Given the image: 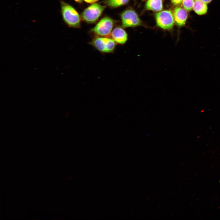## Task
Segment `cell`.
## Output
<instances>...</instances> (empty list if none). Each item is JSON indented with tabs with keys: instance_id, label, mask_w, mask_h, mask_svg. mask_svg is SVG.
<instances>
[{
	"instance_id": "cell-2",
	"label": "cell",
	"mask_w": 220,
	"mask_h": 220,
	"mask_svg": "<svg viewBox=\"0 0 220 220\" xmlns=\"http://www.w3.org/2000/svg\"><path fill=\"white\" fill-rule=\"evenodd\" d=\"M106 7L105 6L99 3H93L83 11L81 18L88 23H93L99 18Z\"/></svg>"
},
{
	"instance_id": "cell-9",
	"label": "cell",
	"mask_w": 220,
	"mask_h": 220,
	"mask_svg": "<svg viewBox=\"0 0 220 220\" xmlns=\"http://www.w3.org/2000/svg\"><path fill=\"white\" fill-rule=\"evenodd\" d=\"M145 6L148 10L160 11L163 8V1L162 0H148Z\"/></svg>"
},
{
	"instance_id": "cell-10",
	"label": "cell",
	"mask_w": 220,
	"mask_h": 220,
	"mask_svg": "<svg viewBox=\"0 0 220 220\" xmlns=\"http://www.w3.org/2000/svg\"><path fill=\"white\" fill-rule=\"evenodd\" d=\"M193 9L196 14L199 15H202L206 13L207 7V4L201 0H194Z\"/></svg>"
},
{
	"instance_id": "cell-7",
	"label": "cell",
	"mask_w": 220,
	"mask_h": 220,
	"mask_svg": "<svg viewBox=\"0 0 220 220\" xmlns=\"http://www.w3.org/2000/svg\"><path fill=\"white\" fill-rule=\"evenodd\" d=\"M112 38L118 44H125L128 39L127 34L122 28L117 27L114 28L111 34Z\"/></svg>"
},
{
	"instance_id": "cell-6",
	"label": "cell",
	"mask_w": 220,
	"mask_h": 220,
	"mask_svg": "<svg viewBox=\"0 0 220 220\" xmlns=\"http://www.w3.org/2000/svg\"><path fill=\"white\" fill-rule=\"evenodd\" d=\"M122 26L123 28L139 26L142 22L136 12L131 9L125 10L121 14Z\"/></svg>"
},
{
	"instance_id": "cell-8",
	"label": "cell",
	"mask_w": 220,
	"mask_h": 220,
	"mask_svg": "<svg viewBox=\"0 0 220 220\" xmlns=\"http://www.w3.org/2000/svg\"><path fill=\"white\" fill-rule=\"evenodd\" d=\"M175 22L179 26L184 25L188 18L187 10L184 8L180 6L176 7L173 12Z\"/></svg>"
},
{
	"instance_id": "cell-16",
	"label": "cell",
	"mask_w": 220,
	"mask_h": 220,
	"mask_svg": "<svg viewBox=\"0 0 220 220\" xmlns=\"http://www.w3.org/2000/svg\"><path fill=\"white\" fill-rule=\"evenodd\" d=\"M76 2L79 3H81L83 0H74Z\"/></svg>"
},
{
	"instance_id": "cell-5",
	"label": "cell",
	"mask_w": 220,
	"mask_h": 220,
	"mask_svg": "<svg viewBox=\"0 0 220 220\" xmlns=\"http://www.w3.org/2000/svg\"><path fill=\"white\" fill-rule=\"evenodd\" d=\"M155 19L157 25L164 30H170L174 23L173 14L170 10L160 11L155 14Z\"/></svg>"
},
{
	"instance_id": "cell-12",
	"label": "cell",
	"mask_w": 220,
	"mask_h": 220,
	"mask_svg": "<svg viewBox=\"0 0 220 220\" xmlns=\"http://www.w3.org/2000/svg\"><path fill=\"white\" fill-rule=\"evenodd\" d=\"M182 3L185 9L187 11H190L193 8L194 0H183Z\"/></svg>"
},
{
	"instance_id": "cell-14",
	"label": "cell",
	"mask_w": 220,
	"mask_h": 220,
	"mask_svg": "<svg viewBox=\"0 0 220 220\" xmlns=\"http://www.w3.org/2000/svg\"><path fill=\"white\" fill-rule=\"evenodd\" d=\"M98 0H84L86 2L91 4L95 3Z\"/></svg>"
},
{
	"instance_id": "cell-13",
	"label": "cell",
	"mask_w": 220,
	"mask_h": 220,
	"mask_svg": "<svg viewBox=\"0 0 220 220\" xmlns=\"http://www.w3.org/2000/svg\"><path fill=\"white\" fill-rule=\"evenodd\" d=\"M183 0H171L172 3L175 5H178L182 3Z\"/></svg>"
},
{
	"instance_id": "cell-15",
	"label": "cell",
	"mask_w": 220,
	"mask_h": 220,
	"mask_svg": "<svg viewBox=\"0 0 220 220\" xmlns=\"http://www.w3.org/2000/svg\"><path fill=\"white\" fill-rule=\"evenodd\" d=\"M203 2L206 4L210 2L212 0H201Z\"/></svg>"
},
{
	"instance_id": "cell-3",
	"label": "cell",
	"mask_w": 220,
	"mask_h": 220,
	"mask_svg": "<svg viewBox=\"0 0 220 220\" xmlns=\"http://www.w3.org/2000/svg\"><path fill=\"white\" fill-rule=\"evenodd\" d=\"M115 21L111 18L105 16L102 18L91 30L95 35L100 37L109 36L112 32Z\"/></svg>"
},
{
	"instance_id": "cell-1",
	"label": "cell",
	"mask_w": 220,
	"mask_h": 220,
	"mask_svg": "<svg viewBox=\"0 0 220 220\" xmlns=\"http://www.w3.org/2000/svg\"><path fill=\"white\" fill-rule=\"evenodd\" d=\"M61 13L63 19L69 27L79 28L81 26V17L76 10L71 5L60 1Z\"/></svg>"
},
{
	"instance_id": "cell-11",
	"label": "cell",
	"mask_w": 220,
	"mask_h": 220,
	"mask_svg": "<svg viewBox=\"0 0 220 220\" xmlns=\"http://www.w3.org/2000/svg\"><path fill=\"white\" fill-rule=\"evenodd\" d=\"M130 0H105L106 6L112 8H117L127 4Z\"/></svg>"
},
{
	"instance_id": "cell-4",
	"label": "cell",
	"mask_w": 220,
	"mask_h": 220,
	"mask_svg": "<svg viewBox=\"0 0 220 220\" xmlns=\"http://www.w3.org/2000/svg\"><path fill=\"white\" fill-rule=\"evenodd\" d=\"M116 43L111 38L97 36L90 42V44L99 51L103 53H112L115 50Z\"/></svg>"
}]
</instances>
